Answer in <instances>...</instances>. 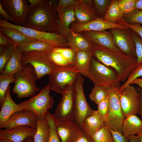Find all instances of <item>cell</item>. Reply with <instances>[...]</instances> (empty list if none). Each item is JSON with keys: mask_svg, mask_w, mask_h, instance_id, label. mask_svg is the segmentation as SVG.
<instances>
[{"mask_svg": "<svg viewBox=\"0 0 142 142\" xmlns=\"http://www.w3.org/2000/svg\"><path fill=\"white\" fill-rule=\"evenodd\" d=\"M11 88L9 86L5 95L3 104L0 112V126L6 124L11 115L15 112L21 110L18 104L12 99L10 94Z\"/></svg>", "mask_w": 142, "mask_h": 142, "instance_id": "cell-22", "label": "cell"}, {"mask_svg": "<svg viewBox=\"0 0 142 142\" xmlns=\"http://www.w3.org/2000/svg\"><path fill=\"white\" fill-rule=\"evenodd\" d=\"M14 84L12 89L18 99L33 97L40 89L36 82L38 79L34 69L31 64L23 66L22 70L15 74Z\"/></svg>", "mask_w": 142, "mask_h": 142, "instance_id": "cell-3", "label": "cell"}, {"mask_svg": "<svg viewBox=\"0 0 142 142\" xmlns=\"http://www.w3.org/2000/svg\"><path fill=\"white\" fill-rule=\"evenodd\" d=\"M91 51L99 61L115 69L120 82H125L137 66L136 57L126 55L120 50L93 44Z\"/></svg>", "mask_w": 142, "mask_h": 142, "instance_id": "cell-1", "label": "cell"}, {"mask_svg": "<svg viewBox=\"0 0 142 142\" xmlns=\"http://www.w3.org/2000/svg\"><path fill=\"white\" fill-rule=\"evenodd\" d=\"M47 54L49 59L56 68L74 69L60 53L53 51L47 53Z\"/></svg>", "mask_w": 142, "mask_h": 142, "instance_id": "cell-34", "label": "cell"}, {"mask_svg": "<svg viewBox=\"0 0 142 142\" xmlns=\"http://www.w3.org/2000/svg\"><path fill=\"white\" fill-rule=\"evenodd\" d=\"M127 136L129 140V142H141V138L140 135H128Z\"/></svg>", "mask_w": 142, "mask_h": 142, "instance_id": "cell-52", "label": "cell"}, {"mask_svg": "<svg viewBox=\"0 0 142 142\" xmlns=\"http://www.w3.org/2000/svg\"><path fill=\"white\" fill-rule=\"evenodd\" d=\"M36 131L33 138V142H48L49 135V128L45 118L40 120L37 117Z\"/></svg>", "mask_w": 142, "mask_h": 142, "instance_id": "cell-31", "label": "cell"}, {"mask_svg": "<svg viewBox=\"0 0 142 142\" xmlns=\"http://www.w3.org/2000/svg\"><path fill=\"white\" fill-rule=\"evenodd\" d=\"M78 73L73 68L55 70L48 75L50 90L62 94L68 87L74 85Z\"/></svg>", "mask_w": 142, "mask_h": 142, "instance_id": "cell-10", "label": "cell"}, {"mask_svg": "<svg viewBox=\"0 0 142 142\" xmlns=\"http://www.w3.org/2000/svg\"><path fill=\"white\" fill-rule=\"evenodd\" d=\"M131 37L135 44L137 64L142 63V39L136 33L131 29Z\"/></svg>", "mask_w": 142, "mask_h": 142, "instance_id": "cell-41", "label": "cell"}, {"mask_svg": "<svg viewBox=\"0 0 142 142\" xmlns=\"http://www.w3.org/2000/svg\"><path fill=\"white\" fill-rule=\"evenodd\" d=\"M124 24L128 26L131 30L136 33L142 39V26L141 24L137 23L130 24L126 22Z\"/></svg>", "mask_w": 142, "mask_h": 142, "instance_id": "cell-47", "label": "cell"}, {"mask_svg": "<svg viewBox=\"0 0 142 142\" xmlns=\"http://www.w3.org/2000/svg\"><path fill=\"white\" fill-rule=\"evenodd\" d=\"M0 32L6 36L16 45L36 40L25 35L19 31L12 28L0 27Z\"/></svg>", "mask_w": 142, "mask_h": 142, "instance_id": "cell-29", "label": "cell"}, {"mask_svg": "<svg viewBox=\"0 0 142 142\" xmlns=\"http://www.w3.org/2000/svg\"><path fill=\"white\" fill-rule=\"evenodd\" d=\"M75 6L57 11L59 20L58 33L66 38L73 32L70 28V25L72 22H77L74 11Z\"/></svg>", "mask_w": 142, "mask_h": 142, "instance_id": "cell-19", "label": "cell"}, {"mask_svg": "<svg viewBox=\"0 0 142 142\" xmlns=\"http://www.w3.org/2000/svg\"><path fill=\"white\" fill-rule=\"evenodd\" d=\"M61 99L53 114L58 121L73 120L75 110L74 85L68 87L62 94Z\"/></svg>", "mask_w": 142, "mask_h": 142, "instance_id": "cell-11", "label": "cell"}, {"mask_svg": "<svg viewBox=\"0 0 142 142\" xmlns=\"http://www.w3.org/2000/svg\"><path fill=\"white\" fill-rule=\"evenodd\" d=\"M84 78L78 73L74 84L75 90V110L73 121L81 128L84 119L93 111L88 104L84 93Z\"/></svg>", "mask_w": 142, "mask_h": 142, "instance_id": "cell-9", "label": "cell"}, {"mask_svg": "<svg viewBox=\"0 0 142 142\" xmlns=\"http://www.w3.org/2000/svg\"><path fill=\"white\" fill-rule=\"evenodd\" d=\"M15 45L10 44L0 46V74L3 73L13 54Z\"/></svg>", "mask_w": 142, "mask_h": 142, "instance_id": "cell-32", "label": "cell"}, {"mask_svg": "<svg viewBox=\"0 0 142 142\" xmlns=\"http://www.w3.org/2000/svg\"><path fill=\"white\" fill-rule=\"evenodd\" d=\"M120 100L125 118L138 113L140 108L139 94L134 86L129 85L121 91Z\"/></svg>", "mask_w": 142, "mask_h": 142, "instance_id": "cell-13", "label": "cell"}, {"mask_svg": "<svg viewBox=\"0 0 142 142\" xmlns=\"http://www.w3.org/2000/svg\"><path fill=\"white\" fill-rule=\"evenodd\" d=\"M1 1L0 0V13L2 16L6 21H8L9 20L13 22V20L12 18L3 8L1 4Z\"/></svg>", "mask_w": 142, "mask_h": 142, "instance_id": "cell-49", "label": "cell"}, {"mask_svg": "<svg viewBox=\"0 0 142 142\" xmlns=\"http://www.w3.org/2000/svg\"><path fill=\"white\" fill-rule=\"evenodd\" d=\"M24 26L41 31L58 33L59 18L57 10L50 0H42L30 9Z\"/></svg>", "mask_w": 142, "mask_h": 142, "instance_id": "cell-2", "label": "cell"}, {"mask_svg": "<svg viewBox=\"0 0 142 142\" xmlns=\"http://www.w3.org/2000/svg\"><path fill=\"white\" fill-rule=\"evenodd\" d=\"M110 129L113 136V142H129L127 136L119 131Z\"/></svg>", "mask_w": 142, "mask_h": 142, "instance_id": "cell-45", "label": "cell"}, {"mask_svg": "<svg viewBox=\"0 0 142 142\" xmlns=\"http://www.w3.org/2000/svg\"><path fill=\"white\" fill-rule=\"evenodd\" d=\"M104 125L97 110H94L91 115L84 119L81 128L84 133L91 137L101 129Z\"/></svg>", "mask_w": 142, "mask_h": 142, "instance_id": "cell-24", "label": "cell"}, {"mask_svg": "<svg viewBox=\"0 0 142 142\" xmlns=\"http://www.w3.org/2000/svg\"><path fill=\"white\" fill-rule=\"evenodd\" d=\"M93 54L91 51L76 52L74 68L78 73L86 76L88 73Z\"/></svg>", "mask_w": 142, "mask_h": 142, "instance_id": "cell-26", "label": "cell"}, {"mask_svg": "<svg viewBox=\"0 0 142 142\" xmlns=\"http://www.w3.org/2000/svg\"><path fill=\"white\" fill-rule=\"evenodd\" d=\"M103 18L111 23L124 25L126 22L124 15L119 7L117 0H111L109 8Z\"/></svg>", "mask_w": 142, "mask_h": 142, "instance_id": "cell-28", "label": "cell"}, {"mask_svg": "<svg viewBox=\"0 0 142 142\" xmlns=\"http://www.w3.org/2000/svg\"><path fill=\"white\" fill-rule=\"evenodd\" d=\"M23 142H33V138L28 137Z\"/></svg>", "mask_w": 142, "mask_h": 142, "instance_id": "cell-56", "label": "cell"}, {"mask_svg": "<svg viewBox=\"0 0 142 142\" xmlns=\"http://www.w3.org/2000/svg\"><path fill=\"white\" fill-rule=\"evenodd\" d=\"M45 118L48 122L49 128L50 133L48 142H61L56 129L57 120L54 115L48 111L45 115Z\"/></svg>", "mask_w": 142, "mask_h": 142, "instance_id": "cell-33", "label": "cell"}, {"mask_svg": "<svg viewBox=\"0 0 142 142\" xmlns=\"http://www.w3.org/2000/svg\"><path fill=\"white\" fill-rule=\"evenodd\" d=\"M86 77L95 85L104 87L108 89L120 86V82L116 72L103 64L93 56Z\"/></svg>", "mask_w": 142, "mask_h": 142, "instance_id": "cell-4", "label": "cell"}, {"mask_svg": "<svg viewBox=\"0 0 142 142\" xmlns=\"http://www.w3.org/2000/svg\"><path fill=\"white\" fill-rule=\"evenodd\" d=\"M53 51L60 53L69 63L74 68L75 63L76 51L70 48L59 47H55Z\"/></svg>", "mask_w": 142, "mask_h": 142, "instance_id": "cell-39", "label": "cell"}, {"mask_svg": "<svg viewBox=\"0 0 142 142\" xmlns=\"http://www.w3.org/2000/svg\"><path fill=\"white\" fill-rule=\"evenodd\" d=\"M66 38L69 47L76 52L91 51L92 48L93 44L81 32L73 31Z\"/></svg>", "mask_w": 142, "mask_h": 142, "instance_id": "cell-23", "label": "cell"}, {"mask_svg": "<svg viewBox=\"0 0 142 142\" xmlns=\"http://www.w3.org/2000/svg\"><path fill=\"white\" fill-rule=\"evenodd\" d=\"M4 9L13 20L14 24L24 26L31 8L26 0H2Z\"/></svg>", "mask_w": 142, "mask_h": 142, "instance_id": "cell-12", "label": "cell"}, {"mask_svg": "<svg viewBox=\"0 0 142 142\" xmlns=\"http://www.w3.org/2000/svg\"><path fill=\"white\" fill-rule=\"evenodd\" d=\"M140 136L141 138V142H142V133L139 135Z\"/></svg>", "mask_w": 142, "mask_h": 142, "instance_id": "cell-58", "label": "cell"}, {"mask_svg": "<svg viewBox=\"0 0 142 142\" xmlns=\"http://www.w3.org/2000/svg\"><path fill=\"white\" fill-rule=\"evenodd\" d=\"M22 55V52L19 47L15 45L12 56L1 75H14L20 71L23 67L21 63Z\"/></svg>", "mask_w": 142, "mask_h": 142, "instance_id": "cell-27", "label": "cell"}, {"mask_svg": "<svg viewBox=\"0 0 142 142\" xmlns=\"http://www.w3.org/2000/svg\"><path fill=\"white\" fill-rule=\"evenodd\" d=\"M70 28L73 31L76 33L87 31H100L113 28L130 29L126 25L113 24L104 20L103 18H98L84 24H81L77 22H73L70 25Z\"/></svg>", "mask_w": 142, "mask_h": 142, "instance_id": "cell-15", "label": "cell"}, {"mask_svg": "<svg viewBox=\"0 0 142 142\" xmlns=\"http://www.w3.org/2000/svg\"><path fill=\"white\" fill-rule=\"evenodd\" d=\"M18 46L22 52L35 51L48 53L56 47L48 43L39 41L28 42Z\"/></svg>", "mask_w": 142, "mask_h": 142, "instance_id": "cell-30", "label": "cell"}, {"mask_svg": "<svg viewBox=\"0 0 142 142\" xmlns=\"http://www.w3.org/2000/svg\"><path fill=\"white\" fill-rule=\"evenodd\" d=\"M115 46L125 54L136 58L135 42L130 29L113 28L110 29Z\"/></svg>", "mask_w": 142, "mask_h": 142, "instance_id": "cell-14", "label": "cell"}, {"mask_svg": "<svg viewBox=\"0 0 142 142\" xmlns=\"http://www.w3.org/2000/svg\"><path fill=\"white\" fill-rule=\"evenodd\" d=\"M91 137L93 142H113L111 133L110 128L105 125Z\"/></svg>", "mask_w": 142, "mask_h": 142, "instance_id": "cell-37", "label": "cell"}, {"mask_svg": "<svg viewBox=\"0 0 142 142\" xmlns=\"http://www.w3.org/2000/svg\"><path fill=\"white\" fill-rule=\"evenodd\" d=\"M74 11L76 22L80 23H86L97 18L92 0H80L74 6Z\"/></svg>", "mask_w": 142, "mask_h": 142, "instance_id": "cell-21", "label": "cell"}, {"mask_svg": "<svg viewBox=\"0 0 142 142\" xmlns=\"http://www.w3.org/2000/svg\"><path fill=\"white\" fill-rule=\"evenodd\" d=\"M36 131L29 126L22 125L11 129L0 130V140L7 139L13 142H23L28 137L34 138Z\"/></svg>", "mask_w": 142, "mask_h": 142, "instance_id": "cell-17", "label": "cell"}, {"mask_svg": "<svg viewBox=\"0 0 142 142\" xmlns=\"http://www.w3.org/2000/svg\"><path fill=\"white\" fill-rule=\"evenodd\" d=\"M93 44H96L112 50H120L115 45L110 31H90L81 32Z\"/></svg>", "mask_w": 142, "mask_h": 142, "instance_id": "cell-20", "label": "cell"}, {"mask_svg": "<svg viewBox=\"0 0 142 142\" xmlns=\"http://www.w3.org/2000/svg\"><path fill=\"white\" fill-rule=\"evenodd\" d=\"M108 95L107 88L104 87L95 85L92 89L89 96L90 99L98 104Z\"/></svg>", "mask_w": 142, "mask_h": 142, "instance_id": "cell-35", "label": "cell"}, {"mask_svg": "<svg viewBox=\"0 0 142 142\" xmlns=\"http://www.w3.org/2000/svg\"><path fill=\"white\" fill-rule=\"evenodd\" d=\"M142 76V63L137 66L125 82L119 87L121 91L126 87L130 85L131 82L135 79Z\"/></svg>", "mask_w": 142, "mask_h": 142, "instance_id": "cell-43", "label": "cell"}, {"mask_svg": "<svg viewBox=\"0 0 142 142\" xmlns=\"http://www.w3.org/2000/svg\"><path fill=\"white\" fill-rule=\"evenodd\" d=\"M42 0H28V2L30 3V8H32L38 6L42 1Z\"/></svg>", "mask_w": 142, "mask_h": 142, "instance_id": "cell-53", "label": "cell"}, {"mask_svg": "<svg viewBox=\"0 0 142 142\" xmlns=\"http://www.w3.org/2000/svg\"><path fill=\"white\" fill-rule=\"evenodd\" d=\"M79 1L80 0H59L56 9L58 11L68 7L75 6Z\"/></svg>", "mask_w": 142, "mask_h": 142, "instance_id": "cell-46", "label": "cell"}, {"mask_svg": "<svg viewBox=\"0 0 142 142\" xmlns=\"http://www.w3.org/2000/svg\"><path fill=\"white\" fill-rule=\"evenodd\" d=\"M122 132L124 135H139L142 133V120L136 115H132L125 117L123 122Z\"/></svg>", "mask_w": 142, "mask_h": 142, "instance_id": "cell-25", "label": "cell"}, {"mask_svg": "<svg viewBox=\"0 0 142 142\" xmlns=\"http://www.w3.org/2000/svg\"><path fill=\"white\" fill-rule=\"evenodd\" d=\"M50 90L48 84L36 95L18 104L21 110H31L36 113L38 119L43 120L48 110L52 108L54 103L53 98L49 94Z\"/></svg>", "mask_w": 142, "mask_h": 142, "instance_id": "cell-6", "label": "cell"}, {"mask_svg": "<svg viewBox=\"0 0 142 142\" xmlns=\"http://www.w3.org/2000/svg\"><path fill=\"white\" fill-rule=\"evenodd\" d=\"M97 105V111L100 117L104 123L106 120L108 110V95Z\"/></svg>", "mask_w": 142, "mask_h": 142, "instance_id": "cell-44", "label": "cell"}, {"mask_svg": "<svg viewBox=\"0 0 142 142\" xmlns=\"http://www.w3.org/2000/svg\"><path fill=\"white\" fill-rule=\"evenodd\" d=\"M11 44L12 43L10 40L4 35L0 32V46L7 45Z\"/></svg>", "mask_w": 142, "mask_h": 142, "instance_id": "cell-50", "label": "cell"}, {"mask_svg": "<svg viewBox=\"0 0 142 142\" xmlns=\"http://www.w3.org/2000/svg\"><path fill=\"white\" fill-rule=\"evenodd\" d=\"M37 117L36 113L31 110H21L12 114L7 122L0 128L9 129L18 126L25 125L36 129Z\"/></svg>", "mask_w": 142, "mask_h": 142, "instance_id": "cell-16", "label": "cell"}, {"mask_svg": "<svg viewBox=\"0 0 142 142\" xmlns=\"http://www.w3.org/2000/svg\"><path fill=\"white\" fill-rule=\"evenodd\" d=\"M136 84L139 87L142 89V78H137L134 79L131 83L130 84Z\"/></svg>", "mask_w": 142, "mask_h": 142, "instance_id": "cell-54", "label": "cell"}, {"mask_svg": "<svg viewBox=\"0 0 142 142\" xmlns=\"http://www.w3.org/2000/svg\"><path fill=\"white\" fill-rule=\"evenodd\" d=\"M21 63L23 67L27 64L32 65L38 79L59 69L54 66L49 59L47 53L40 51L22 52Z\"/></svg>", "mask_w": 142, "mask_h": 142, "instance_id": "cell-8", "label": "cell"}, {"mask_svg": "<svg viewBox=\"0 0 142 142\" xmlns=\"http://www.w3.org/2000/svg\"><path fill=\"white\" fill-rule=\"evenodd\" d=\"M124 18L128 24H142V10L135 9L131 12L124 15Z\"/></svg>", "mask_w": 142, "mask_h": 142, "instance_id": "cell-40", "label": "cell"}, {"mask_svg": "<svg viewBox=\"0 0 142 142\" xmlns=\"http://www.w3.org/2000/svg\"><path fill=\"white\" fill-rule=\"evenodd\" d=\"M0 27L16 29L36 41L46 42L55 47H69L67 38L56 33L41 31L20 25H16L1 18L0 19Z\"/></svg>", "mask_w": 142, "mask_h": 142, "instance_id": "cell-5", "label": "cell"}, {"mask_svg": "<svg viewBox=\"0 0 142 142\" xmlns=\"http://www.w3.org/2000/svg\"><path fill=\"white\" fill-rule=\"evenodd\" d=\"M111 0H92V6L97 18H103L109 7Z\"/></svg>", "mask_w": 142, "mask_h": 142, "instance_id": "cell-36", "label": "cell"}, {"mask_svg": "<svg viewBox=\"0 0 142 142\" xmlns=\"http://www.w3.org/2000/svg\"><path fill=\"white\" fill-rule=\"evenodd\" d=\"M73 142H93L92 138L82 131Z\"/></svg>", "mask_w": 142, "mask_h": 142, "instance_id": "cell-48", "label": "cell"}, {"mask_svg": "<svg viewBox=\"0 0 142 142\" xmlns=\"http://www.w3.org/2000/svg\"><path fill=\"white\" fill-rule=\"evenodd\" d=\"M0 142H13V141L8 140L1 139L0 140Z\"/></svg>", "mask_w": 142, "mask_h": 142, "instance_id": "cell-57", "label": "cell"}, {"mask_svg": "<svg viewBox=\"0 0 142 142\" xmlns=\"http://www.w3.org/2000/svg\"><path fill=\"white\" fill-rule=\"evenodd\" d=\"M56 129L61 142H73L82 131L72 120L57 121Z\"/></svg>", "mask_w": 142, "mask_h": 142, "instance_id": "cell-18", "label": "cell"}, {"mask_svg": "<svg viewBox=\"0 0 142 142\" xmlns=\"http://www.w3.org/2000/svg\"><path fill=\"white\" fill-rule=\"evenodd\" d=\"M135 9L142 10V0H136Z\"/></svg>", "mask_w": 142, "mask_h": 142, "instance_id": "cell-55", "label": "cell"}, {"mask_svg": "<svg viewBox=\"0 0 142 142\" xmlns=\"http://www.w3.org/2000/svg\"><path fill=\"white\" fill-rule=\"evenodd\" d=\"M136 89L139 94L140 108L138 114L142 118V89L139 87H138Z\"/></svg>", "mask_w": 142, "mask_h": 142, "instance_id": "cell-51", "label": "cell"}, {"mask_svg": "<svg viewBox=\"0 0 142 142\" xmlns=\"http://www.w3.org/2000/svg\"><path fill=\"white\" fill-rule=\"evenodd\" d=\"M15 76L14 75H0V103L2 106L3 104L6 91L10 84L14 83Z\"/></svg>", "mask_w": 142, "mask_h": 142, "instance_id": "cell-38", "label": "cell"}, {"mask_svg": "<svg viewBox=\"0 0 142 142\" xmlns=\"http://www.w3.org/2000/svg\"><path fill=\"white\" fill-rule=\"evenodd\" d=\"M136 0H117L119 7L122 13H129L135 9Z\"/></svg>", "mask_w": 142, "mask_h": 142, "instance_id": "cell-42", "label": "cell"}, {"mask_svg": "<svg viewBox=\"0 0 142 142\" xmlns=\"http://www.w3.org/2000/svg\"><path fill=\"white\" fill-rule=\"evenodd\" d=\"M109 107L104 124L110 129L122 133V125L125 117L121 110L119 87L108 89ZM123 134V133H122Z\"/></svg>", "mask_w": 142, "mask_h": 142, "instance_id": "cell-7", "label": "cell"}]
</instances>
